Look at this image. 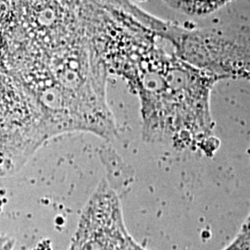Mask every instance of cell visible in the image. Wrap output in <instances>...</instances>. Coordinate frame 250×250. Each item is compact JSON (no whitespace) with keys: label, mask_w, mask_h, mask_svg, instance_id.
Listing matches in <instances>:
<instances>
[{"label":"cell","mask_w":250,"mask_h":250,"mask_svg":"<svg viewBox=\"0 0 250 250\" xmlns=\"http://www.w3.org/2000/svg\"><path fill=\"white\" fill-rule=\"evenodd\" d=\"M223 79L194 65L142 68L133 80L142 101L144 139L178 149H207L212 139L210 91Z\"/></svg>","instance_id":"obj_1"},{"label":"cell","mask_w":250,"mask_h":250,"mask_svg":"<svg viewBox=\"0 0 250 250\" xmlns=\"http://www.w3.org/2000/svg\"><path fill=\"white\" fill-rule=\"evenodd\" d=\"M9 243L0 238V250H9Z\"/></svg>","instance_id":"obj_2"}]
</instances>
